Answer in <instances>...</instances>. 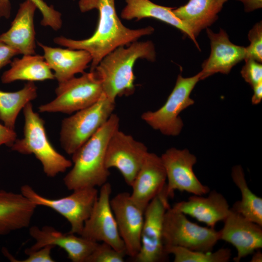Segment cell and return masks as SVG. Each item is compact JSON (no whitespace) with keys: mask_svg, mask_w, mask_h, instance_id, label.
<instances>
[{"mask_svg":"<svg viewBox=\"0 0 262 262\" xmlns=\"http://www.w3.org/2000/svg\"><path fill=\"white\" fill-rule=\"evenodd\" d=\"M97 9L98 22L91 36L76 40L61 36L53 40L56 44L68 49L88 51L92 57L90 71H93L101 60L116 48L136 41L154 30L151 26L135 30L125 27L117 15L115 0H98Z\"/></svg>","mask_w":262,"mask_h":262,"instance_id":"6da1fadb","label":"cell"},{"mask_svg":"<svg viewBox=\"0 0 262 262\" xmlns=\"http://www.w3.org/2000/svg\"><path fill=\"white\" fill-rule=\"evenodd\" d=\"M119 118L112 114L105 123L72 155L71 169L63 179L70 191L101 187L107 182L110 173L105 165L109 141L119 129Z\"/></svg>","mask_w":262,"mask_h":262,"instance_id":"7a4b0ae2","label":"cell"},{"mask_svg":"<svg viewBox=\"0 0 262 262\" xmlns=\"http://www.w3.org/2000/svg\"><path fill=\"white\" fill-rule=\"evenodd\" d=\"M156 52L150 41H135L127 48L119 47L105 56L94 71L100 80L103 93L115 101L117 97L129 96L135 91L133 67L139 59L154 61Z\"/></svg>","mask_w":262,"mask_h":262,"instance_id":"3957f363","label":"cell"},{"mask_svg":"<svg viewBox=\"0 0 262 262\" xmlns=\"http://www.w3.org/2000/svg\"><path fill=\"white\" fill-rule=\"evenodd\" d=\"M23 137L16 139L11 149L23 155L33 154L39 161L46 175L50 178L65 172L72 165L71 160L58 152L48 138L45 121L34 111L31 102L23 109Z\"/></svg>","mask_w":262,"mask_h":262,"instance_id":"277c9868","label":"cell"},{"mask_svg":"<svg viewBox=\"0 0 262 262\" xmlns=\"http://www.w3.org/2000/svg\"><path fill=\"white\" fill-rule=\"evenodd\" d=\"M115 103L103 93L92 105L63 119L60 131L62 148L72 155L87 141L108 120Z\"/></svg>","mask_w":262,"mask_h":262,"instance_id":"5b68a950","label":"cell"},{"mask_svg":"<svg viewBox=\"0 0 262 262\" xmlns=\"http://www.w3.org/2000/svg\"><path fill=\"white\" fill-rule=\"evenodd\" d=\"M69 195L57 199L43 196L30 185L25 184L20 193L36 206L49 208L65 217L69 223V232L81 235L98 198L96 188H83L72 191Z\"/></svg>","mask_w":262,"mask_h":262,"instance_id":"8992f818","label":"cell"},{"mask_svg":"<svg viewBox=\"0 0 262 262\" xmlns=\"http://www.w3.org/2000/svg\"><path fill=\"white\" fill-rule=\"evenodd\" d=\"M55 92V98L40 105L39 112L71 114L92 105L103 93L101 82L94 71L58 83Z\"/></svg>","mask_w":262,"mask_h":262,"instance_id":"52a82bcc","label":"cell"},{"mask_svg":"<svg viewBox=\"0 0 262 262\" xmlns=\"http://www.w3.org/2000/svg\"><path fill=\"white\" fill-rule=\"evenodd\" d=\"M163 234L164 247L178 246L194 251H212L220 240L219 231L192 222L173 207L165 213Z\"/></svg>","mask_w":262,"mask_h":262,"instance_id":"ba28073f","label":"cell"},{"mask_svg":"<svg viewBox=\"0 0 262 262\" xmlns=\"http://www.w3.org/2000/svg\"><path fill=\"white\" fill-rule=\"evenodd\" d=\"M200 78V72L188 78L179 75L175 85L163 106L155 111L143 113L142 119L164 135H178L183 126L179 115L195 103L190 94Z\"/></svg>","mask_w":262,"mask_h":262,"instance_id":"9c48e42d","label":"cell"},{"mask_svg":"<svg viewBox=\"0 0 262 262\" xmlns=\"http://www.w3.org/2000/svg\"><path fill=\"white\" fill-rule=\"evenodd\" d=\"M169 207L165 186L145 210L141 248L133 258L135 262H162L167 260L168 255L165 251L163 232L164 214Z\"/></svg>","mask_w":262,"mask_h":262,"instance_id":"30bf717a","label":"cell"},{"mask_svg":"<svg viewBox=\"0 0 262 262\" xmlns=\"http://www.w3.org/2000/svg\"><path fill=\"white\" fill-rule=\"evenodd\" d=\"M160 157L166 172L165 194L168 198L174 196L176 190L197 196L210 191V188L202 184L196 176L193 166L196 158L187 149L171 147Z\"/></svg>","mask_w":262,"mask_h":262,"instance_id":"8fae6325","label":"cell"},{"mask_svg":"<svg viewBox=\"0 0 262 262\" xmlns=\"http://www.w3.org/2000/svg\"><path fill=\"white\" fill-rule=\"evenodd\" d=\"M100 187L98 198L81 235L95 242L108 244L116 250L126 254L111 207L112 186L107 182Z\"/></svg>","mask_w":262,"mask_h":262,"instance_id":"7c38bea8","label":"cell"},{"mask_svg":"<svg viewBox=\"0 0 262 262\" xmlns=\"http://www.w3.org/2000/svg\"><path fill=\"white\" fill-rule=\"evenodd\" d=\"M148 152L143 143L118 129L109 141L105 165L109 169L116 168L131 187Z\"/></svg>","mask_w":262,"mask_h":262,"instance_id":"4fadbf2b","label":"cell"},{"mask_svg":"<svg viewBox=\"0 0 262 262\" xmlns=\"http://www.w3.org/2000/svg\"><path fill=\"white\" fill-rule=\"evenodd\" d=\"M110 204L126 255L134 258L141 248L144 211L133 201L128 192L117 194L110 199Z\"/></svg>","mask_w":262,"mask_h":262,"instance_id":"5bb4252c","label":"cell"},{"mask_svg":"<svg viewBox=\"0 0 262 262\" xmlns=\"http://www.w3.org/2000/svg\"><path fill=\"white\" fill-rule=\"evenodd\" d=\"M29 234L35 243L27 250L34 251L49 245L57 246L65 251L68 258L73 262H85L98 243L81 235L62 232L48 226L41 228L32 226L29 228Z\"/></svg>","mask_w":262,"mask_h":262,"instance_id":"9a60e30c","label":"cell"},{"mask_svg":"<svg viewBox=\"0 0 262 262\" xmlns=\"http://www.w3.org/2000/svg\"><path fill=\"white\" fill-rule=\"evenodd\" d=\"M219 230L220 240L231 244L237 253L235 262L262 248V226L230 209Z\"/></svg>","mask_w":262,"mask_h":262,"instance_id":"2e32d148","label":"cell"},{"mask_svg":"<svg viewBox=\"0 0 262 262\" xmlns=\"http://www.w3.org/2000/svg\"><path fill=\"white\" fill-rule=\"evenodd\" d=\"M206 32L210 39L211 53L202 65L200 80L216 73L227 74L236 64L246 58V47L233 44L226 32L221 29L218 33L209 28Z\"/></svg>","mask_w":262,"mask_h":262,"instance_id":"e0dca14e","label":"cell"},{"mask_svg":"<svg viewBox=\"0 0 262 262\" xmlns=\"http://www.w3.org/2000/svg\"><path fill=\"white\" fill-rule=\"evenodd\" d=\"M166 175L161 157L148 152L131 186V196L144 211L165 187Z\"/></svg>","mask_w":262,"mask_h":262,"instance_id":"ac0fdd59","label":"cell"},{"mask_svg":"<svg viewBox=\"0 0 262 262\" xmlns=\"http://www.w3.org/2000/svg\"><path fill=\"white\" fill-rule=\"evenodd\" d=\"M37 7L32 0L20 4L8 30L0 35V40L24 55L35 54L34 15Z\"/></svg>","mask_w":262,"mask_h":262,"instance_id":"d6986e66","label":"cell"},{"mask_svg":"<svg viewBox=\"0 0 262 262\" xmlns=\"http://www.w3.org/2000/svg\"><path fill=\"white\" fill-rule=\"evenodd\" d=\"M173 207L212 228L217 222L223 221L230 211L226 198L214 190L210 191L207 197L194 195L186 201L175 203Z\"/></svg>","mask_w":262,"mask_h":262,"instance_id":"ffe728a7","label":"cell"},{"mask_svg":"<svg viewBox=\"0 0 262 262\" xmlns=\"http://www.w3.org/2000/svg\"><path fill=\"white\" fill-rule=\"evenodd\" d=\"M37 206L23 195L0 190V235L28 228Z\"/></svg>","mask_w":262,"mask_h":262,"instance_id":"44dd1931","label":"cell"},{"mask_svg":"<svg viewBox=\"0 0 262 262\" xmlns=\"http://www.w3.org/2000/svg\"><path fill=\"white\" fill-rule=\"evenodd\" d=\"M44 57L58 83L67 81L78 73H83L92 61V57L83 49H72L48 46L38 42Z\"/></svg>","mask_w":262,"mask_h":262,"instance_id":"7402d4cb","label":"cell"},{"mask_svg":"<svg viewBox=\"0 0 262 262\" xmlns=\"http://www.w3.org/2000/svg\"><path fill=\"white\" fill-rule=\"evenodd\" d=\"M227 1L189 0L186 4L172 11L196 38L202 30L208 28L217 19V14Z\"/></svg>","mask_w":262,"mask_h":262,"instance_id":"603a6c76","label":"cell"},{"mask_svg":"<svg viewBox=\"0 0 262 262\" xmlns=\"http://www.w3.org/2000/svg\"><path fill=\"white\" fill-rule=\"evenodd\" d=\"M126 6L121 13V17L139 20L144 18H154L173 26L190 38L200 49L196 38L189 29L173 13L174 8L156 4L149 0H126Z\"/></svg>","mask_w":262,"mask_h":262,"instance_id":"cb8c5ba5","label":"cell"},{"mask_svg":"<svg viewBox=\"0 0 262 262\" xmlns=\"http://www.w3.org/2000/svg\"><path fill=\"white\" fill-rule=\"evenodd\" d=\"M54 74L43 56L36 54L24 55L21 58H15L10 63V68L1 77L2 83L16 81L28 82L54 80Z\"/></svg>","mask_w":262,"mask_h":262,"instance_id":"d4e9b609","label":"cell"},{"mask_svg":"<svg viewBox=\"0 0 262 262\" xmlns=\"http://www.w3.org/2000/svg\"><path fill=\"white\" fill-rule=\"evenodd\" d=\"M231 176L233 182L240 191L241 199L236 201L230 209L262 226V198L249 189L241 165L234 166Z\"/></svg>","mask_w":262,"mask_h":262,"instance_id":"484cf974","label":"cell"},{"mask_svg":"<svg viewBox=\"0 0 262 262\" xmlns=\"http://www.w3.org/2000/svg\"><path fill=\"white\" fill-rule=\"evenodd\" d=\"M37 97V88L33 82H28L21 89L16 92L0 90V120L6 126L15 130L21 110Z\"/></svg>","mask_w":262,"mask_h":262,"instance_id":"4316f807","label":"cell"},{"mask_svg":"<svg viewBox=\"0 0 262 262\" xmlns=\"http://www.w3.org/2000/svg\"><path fill=\"white\" fill-rule=\"evenodd\" d=\"M166 253L174 256V262H227L231 258V250L221 248L215 252L194 251L178 246L164 247Z\"/></svg>","mask_w":262,"mask_h":262,"instance_id":"83f0119b","label":"cell"},{"mask_svg":"<svg viewBox=\"0 0 262 262\" xmlns=\"http://www.w3.org/2000/svg\"><path fill=\"white\" fill-rule=\"evenodd\" d=\"M42 15L41 24L49 26L55 31L62 27L61 14L53 6H49L43 0H32ZM11 5L10 0H0V17L9 18L11 15Z\"/></svg>","mask_w":262,"mask_h":262,"instance_id":"f1b7e54d","label":"cell"},{"mask_svg":"<svg viewBox=\"0 0 262 262\" xmlns=\"http://www.w3.org/2000/svg\"><path fill=\"white\" fill-rule=\"evenodd\" d=\"M126 254L106 243H98L85 262H124Z\"/></svg>","mask_w":262,"mask_h":262,"instance_id":"f546056e","label":"cell"},{"mask_svg":"<svg viewBox=\"0 0 262 262\" xmlns=\"http://www.w3.org/2000/svg\"><path fill=\"white\" fill-rule=\"evenodd\" d=\"M248 38L250 45L246 47V59H252L259 63L262 61V23H257L249 31Z\"/></svg>","mask_w":262,"mask_h":262,"instance_id":"4dcf8cb0","label":"cell"},{"mask_svg":"<svg viewBox=\"0 0 262 262\" xmlns=\"http://www.w3.org/2000/svg\"><path fill=\"white\" fill-rule=\"evenodd\" d=\"M241 74L252 88L262 82V65L252 59H246Z\"/></svg>","mask_w":262,"mask_h":262,"instance_id":"1f68e13d","label":"cell"},{"mask_svg":"<svg viewBox=\"0 0 262 262\" xmlns=\"http://www.w3.org/2000/svg\"><path fill=\"white\" fill-rule=\"evenodd\" d=\"M54 246H46L36 250H25L27 257L17 262H53L55 261L51 256V251Z\"/></svg>","mask_w":262,"mask_h":262,"instance_id":"d6a6232c","label":"cell"},{"mask_svg":"<svg viewBox=\"0 0 262 262\" xmlns=\"http://www.w3.org/2000/svg\"><path fill=\"white\" fill-rule=\"evenodd\" d=\"M18 54V51L0 40V70L10 64L12 58Z\"/></svg>","mask_w":262,"mask_h":262,"instance_id":"836d02e7","label":"cell"},{"mask_svg":"<svg viewBox=\"0 0 262 262\" xmlns=\"http://www.w3.org/2000/svg\"><path fill=\"white\" fill-rule=\"evenodd\" d=\"M16 139L15 130L0 123V146L4 145L11 147Z\"/></svg>","mask_w":262,"mask_h":262,"instance_id":"e575fe53","label":"cell"},{"mask_svg":"<svg viewBox=\"0 0 262 262\" xmlns=\"http://www.w3.org/2000/svg\"><path fill=\"white\" fill-rule=\"evenodd\" d=\"M98 0H80L79 7L82 12H86L97 8Z\"/></svg>","mask_w":262,"mask_h":262,"instance_id":"d590c367","label":"cell"},{"mask_svg":"<svg viewBox=\"0 0 262 262\" xmlns=\"http://www.w3.org/2000/svg\"><path fill=\"white\" fill-rule=\"evenodd\" d=\"M254 93L251 98L253 104H258L262 99V82H261L252 88Z\"/></svg>","mask_w":262,"mask_h":262,"instance_id":"8d00e7d4","label":"cell"},{"mask_svg":"<svg viewBox=\"0 0 262 262\" xmlns=\"http://www.w3.org/2000/svg\"><path fill=\"white\" fill-rule=\"evenodd\" d=\"M244 4L246 10L250 11L261 8L262 0H239Z\"/></svg>","mask_w":262,"mask_h":262,"instance_id":"74e56055","label":"cell"},{"mask_svg":"<svg viewBox=\"0 0 262 262\" xmlns=\"http://www.w3.org/2000/svg\"><path fill=\"white\" fill-rule=\"evenodd\" d=\"M250 262H262V253L260 249L256 250L253 253Z\"/></svg>","mask_w":262,"mask_h":262,"instance_id":"f35d334b","label":"cell"},{"mask_svg":"<svg viewBox=\"0 0 262 262\" xmlns=\"http://www.w3.org/2000/svg\"></svg>","mask_w":262,"mask_h":262,"instance_id":"ab89813d","label":"cell"}]
</instances>
